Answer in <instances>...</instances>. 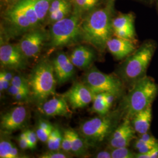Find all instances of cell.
I'll use <instances>...</instances> for the list:
<instances>
[{
  "label": "cell",
  "instance_id": "1",
  "mask_svg": "<svg viewBox=\"0 0 158 158\" xmlns=\"http://www.w3.org/2000/svg\"><path fill=\"white\" fill-rule=\"evenodd\" d=\"M52 0H20L6 14L15 32H27L35 28L48 14Z\"/></svg>",
  "mask_w": 158,
  "mask_h": 158
},
{
  "label": "cell",
  "instance_id": "2",
  "mask_svg": "<svg viewBox=\"0 0 158 158\" xmlns=\"http://www.w3.org/2000/svg\"><path fill=\"white\" fill-rule=\"evenodd\" d=\"M112 22L106 9L92 12L81 24L83 39L98 51H104L114 31Z\"/></svg>",
  "mask_w": 158,
  "mask_h": 158
},
{
  "label": "cell",
  "instance_id": "3",
  "mask_svg": "<svg viewBox=\"0 0 158 158\" xmlns=\"http://www.w3.org/2000/svg\"><path fill=\"white\" fill-rule=\"evenodd\" d=\"M28 81L34 100L42 105L55 93L57 80L53 63L48 60L39 63L32 71Z\"/></svg>",
  "mask_w": 158,
  "mask_h": 158
},
{
  "label": "cell",
  "instance_id": "4",
  "mask_svg": "<svg viewBox=\"0 0 158 158\" xmlns=\"http://www.w3.org/2000/svg\"><path fill=\"white\" fill-rule=\"evenodd\" d=\"M158 91L157 85L150 77L145 76L138 80L125 100L127 117L132 118L136 113L152 105Z\"/></svg>",
  "mask_w": 158,
  "mask_h": 158
},
{
  "label": "cell",
  "instance_id": "5",
  "mask_svg": "<svg viewBox=\"0 0 158 158\" xmlns=\"http://www.w3.org/2000/svg\"><path fill=\"white\" fill-rule=\"evenodd\" d=\"M155 51V44L147 42L131 55L123 64L121 73L123 79L135 83L145 77Z\"/></svg>",
  "mask_w": 158,
  "mask_h": 158
},
{
  "label": "cell",
  "instance_id": "6",
  "mask_svg": "<svg viewBox=\"0 0 158 158\" xmlns=\"http://www.w3.org/2000/svg\"><path fill=\"white\" fill-rule=\"evenodd\" d=\"M82 37L81 24L77 15L66 17L53 23L50 32L49 45L55 49L69 45Z\"/></svg>",
  "mask_w": 158,
  "mask_h": 158
},
{
  "label": "cell",
  "instance_id": "7",
  "mask_svg": "<svg viewBox=\"0 0 158 158\" xmlns=\"http://www.w3.org/2000/svg\"><path fill=\"white\" fill-rule=\"evenodd\" d=\"M85 84L94 94L111 93L118 96L122 91V83L118 78L104 73L95 68L85 74Z\"/></svg>",
  "mask_w": 158,
  "mask_h": 158
},
{
  "label": "cell",
  "instance_id": "8",
  "mask_svg": "<svg viewBox=\"0 0 158 158\" xmlns=\"http://www.w3.org/2000/svg\"><path fill=\"white\" fill-rule=\"evenodd\" d=\"M114 126L112 118L101 115L89 119L80 126L81 134L91 143L102 141L111 132Z\"/></svg>",
  "mask_w": 158,
  "mask_h": 158
},
{
  "label": "cell",
  "instance_id": "9",
  "mask_svg": "<svg viewBox=\"0 0 158 158\" xmlns=\"http://www.w3.org/2000/svg\"><path fill=\"white\" fill-rule=\"evenodd\" d=\"M46 39V35L40 29H32L23 36L19 48L27 58H35L40 54Z\"/></svg>",
  "mask_w": 158,
  "mask_h": 158
},
{
  "label": "cell",
  "instance_id": "10",
  "mask_svg": "<svg viewBox=\"0 0 158 158\" xmlns=\"http://www.w3.org/2000/svg\"><path fill=\"white\" fill-rule=\"evenodd\" d=\"M27 59L19 45L6 44L0 47L1 66L14 70L23 69L26 67Z\"/></svg>",
  "mask_w": 158,
  "mask_h": 158
},
{
  "label": "cell",
  "instance_id": "11",
  "mask_svg": "<svg viewBox=\"0 0 158 158\" xmlns=\"http://www.w3.org/2000/svg\"><path fill=\"white\" fill-rule=\"evenodd\" d=\"M71 107L76 108H83L93 102L94 93L85 84L76 83L63 94Z\"/></svg>",
  "mask_w": 158,
  "mask_h": 158
},
{
  "label": "cell",
  "instance_id": "12",
  "mask_svg": "<svg viewBox=\"0 0 158 158\" xmlns=\"http://www.w3.org/2000/svg\"><path fill=\"white\" fill-rule=\"evenodd\" d=\"M27 117V110L23 106L12 108L1 119V130L5 133H11L23 127Z\"/></svg>",
  "mask_w": 158,
  "mask_h": 158
},
{
  "label": "cell",
  "instance_id": "13",
  "mask_svg": "<svg viewBox=\"0 0 158 158\" xmlns=\"http://www.w3.org/2000/svg\"><path fill=\"white\" fill-rule=\"evenodd\" d=\"M52 63L58 84L62 85L73 77L75 66L70 57L64 53L58 54Z\"/></svg>",
  "mask_w": 158,
  "mask_h": 158
},
{
  "label": "cell",
  "instance_id": "14",
  "mask_svg": "<svg viewBox=\"0 0 158 158\" xmlns=\"http://www.w3.org/2000/svg\"><path fill=\"white\" fill-rule=\"evenodd\" d=\"M41 106L42 112L47 116H68L71 113L68 102L63 96L47 100Z\"/></svg>",
  "mask_w": 158,
  "mask_h": 158
},
{
  "label": "cell",
  "instance_id": "15",
  "mask_svg": "<svg viewBox=\"0 0 158 158\" xmlns=\"http://www.w3.org/2000/svg\"><path fill=\"white\" fill-rule=\"evenodd\" d=\"M107 48L117 59H123L135 49L132 40L118 37L110 38L107 43Z\"/></svg>",
  "mask_w": 158,
  "mask_h": 158
},
{
  "label": "cell",
  "instance_id": "16",
  "mask_svg": "<svg viewBox=\"0 0 158 158\" xmlns=\"http://www.w3.org/2000/svg\"><path fill=\"white\" fill-rule=\"evenodd\" d=\"M70 59L74 66L85 69L90 66L95 56L93 51L85 46H79L72 51Z\"/></svg>",
  "mask_w": 158,
  "mask_h": 158
},
{
  "label": "cell",
  "instance_id": "17",
  "mask_svg": "<svg viewBox=\"0 0 158 158\" xmlns=\"http://www.w3.org/2000/svg\"><path fill=\"white\" fill-rule=\"evenodd\" d=\"M152 118V105L136 113L132 117V126L136 132L142 135L149 130Z\"/></svg>",
  "mask_w": 158,
  "mask_h": 158
},
{
  "label": "cell",
  "instance_id": "18",
  "mask_svg": "<svg viewBox=\"0 0 158 158\" xmlns=\"http://www.w3.org/2000/svg\"><path fill=\"white\" fill-rule=\"evenodd\" d=\"M21 155L16 147L8 140H1L0 142V158H18Z\"/></svg>",
  "mask_w": 158,
  "mask_h": 158
},
{
  "label": "cell",
  "instance_id": "19",
  "mask_svg": "<svg viewBox=\"0 0 158 158\" xmlns=\"http://www.w3.org/2000/svg\"><path fill=\"white\" fill-rule=\"evenodd\" d=\"M134 17L131 14H122L115 18L112 22L113 31L120 29L134 28Z\"/></svg>",
  "mask_w": 158,
  "mask_h": 158
},
{
  "label": "cell",
  "instance_id": "20",
  "mask_svg": "<svg viewBox=\"0 0 158 158\" xmlns=\"http://www.w3.org/2000/svg\"><path fill=\"white\" fill-rule=\"evenodd\" d=\"M72 141V152L76 155H81L85 152V142L79 134L73 130H70Z\"/></svg>",
  "mask_w": 158,
  "mask_h": 158
},
{
  "label": "cell",
  "instance_id": "21",
  "mask_svg": "<svg viewBox=\"0 0 158 158\" xmlns=\"http://www.w3.org/2000/svg\"><path fill=\"white\" fill-rule=\"evenodd\" d=\"M53 128L49 122L46 120H40L36 131L39 140L46 143Z\"/></svg>",
  "mask_w": 158,
  "mask_h": 158
},
{
  "label": "cell",
  "instance_id": "22",
  "mask_svg": "<svg viewBox=\"0 0 158 158\" xmlns=\"http://www.w3.org/2000/svg\"><path fill=\"white\" fill-rule=\"evenodd\" d=\"M93 104L92 110L94 112L100 114V115H105L108 112L110 108L108 107L104 101L103 93L94 94Z\"/></svg>",
  "mask_w": 158,
  "mask_h": 158
},
{
  "label": "cell",
  "instance_id": "23",
  "mask_svg": "<svg viewBox=\"0 0 158 158\" xmlns=\"http://www.w3.org/2000/svg\"><path fill=\"white\" fill-rule=\"evenodd\" d=\"M63 135L60 130L53 128L46 142L49 150H60L61 149Z\"/></svg>",
  "mask_w": 158,
  "mask_h": 158
},
{
  "label": "cell",
  "instance_id": "24",
  "mask_svg": "<svg viewBox=\"0 0 158 158\" xmlns=\"http://www.w3.org/2000/svg\"><path fill=\"white\" fill-rule=\"evenodd\" d=\"M135 131L130 132L118 139H111L110 141V146L112 148L127 147L134 138Z\"/></svg>",
  "mask_w": 158,
  "mask_h": 158
},
{
  "label": "cell",
  "instance_id": "25",
  "mask_svg": "<svg viewBox=\"0 0 158 158\" xmlns=\"http://www.w3.org/2000/svg\"><path fill=\"white\" fill-rule=\"evenodd\" d=\"M70 8H71L70 3V1H69L66 4H65L64 6H63L62 8H60L57 11L52 14L51 15H49L50 21L52 23H55L66 18L70 11Z\"/></svg>",
  "mask_w": 158,
  "mask_h": 158
},
{
  "label": "cell",
  "instance_id": "26",
  "mask_svg": "<svg viewBox=\"0 0 158 158\" xmlns=\"http://www.w3.org/2000/svg\"><path fill=\"white\" fill-rule=\"evenodd\" d=\"M112 158H132L135 155L127 147L114 148L111 151Z\"/></svg>",
  "mask_w": 158,
  "mask_h": 158
},
{
  "label": "cell",
  "instance_id": "27",
  "mask_svg": "<svg viewBox=\"0 0 158 158\" xmlns=\"http://www.w3.org/2000/svg\"><path fill=\"white\" fill-rule=\"evenodd\" d=\"M61 149L63 151L70 153L72 152V141L69 129L64 130L63 135Z\"/></svg>",
  "mask_w": 158,
  "mask_h": 158
},
{
  "label": "cell",
  "instance_id": "28",
  "mask_svg": "<svg viewBox=\"0 0 158 158\" xmlns=\"http://www.w3.org/2000/svg\"><path fill=\"white\" fill-rule=\"evenodd\" d=\"M76 5L82 11H87L94 8L98 0H74Z\"/></svg>",
  "mask_w": 158,
  "mask_h": 158
},
{
  "label": "cell",
  "instance_id": "29",
  "mask_svg": "<svg viewBox=\"0 0 158 158\" xmlns=\"http://www.w3.org/2000/svg\"><path fill=\"white\" fill-rule=\"evenodd\" d=\"M114 32L117 37L125 40H132L135 38V30L128 29H121L114 30Z\"/></svg>",
  "mask_w": 158,
  "mask_h": 158
},
{
  "label": "cell",
  "instance_id": "30",
  "mask_svg": "<svg viewBox=\"0 0 158 158\" xmlns=\"http://www.w3.org/2000/svg\"><path fill=\"white\" fill-rule=\"evenodd\" d=\"M40 158H69V153L60 150H49L48 152L40 155Z\"/></svg>",
  "mask_w": 158,
  "mask_h": 158
},
{
  "label": "cell",
  "instance_id": "31",
  "mask_svg": "<svg viewBox=\"0 0 158 158\" xmlns=\"http://www.w3.org/2000/svg\"><path fill=\"white\" fill-rule=\"evenodd\" d=\"M11 85L30 90L28 80L25 79L23 77L21 76H14V78L12 80Z\"/></svg>",
  "mask_w": 158,
  "mask_h": 158
},
{
  "label": "cell",
  "instance_id": "32",
  "mask_svg": "<svg viewBox=\"0 0 158 158\" xmlns=\"http://www.w3.org/2000/svg\"><path fill=\"white\" fill-rule=\"evenodd\" d=\"M69 1V0H52L48 14L51 15L55 13Z\"/></svg>",
  "mask_w": 158,
  "mask_h": 158
},
{
  "label": "cell",
  "instance_id": "33",
  "mask_svg": "<svg viewBox=\"0 0 158 158\" xmlns=\"http://www.w3.org/2000/svg\"><path fill=\"white\" fill-rule=\"evenodd\" d=\"M27 131V139L29 143V146L30 149H34L37 145L38 140L39 139L36 132L32 130Z\"/></svg>",
  "mask_w": 158,
  "mask_h": 158
},
{
  "label": "cell",
  "instance_id": "34",
  "mask_svg": "<svg viewBox=\"0 0 158 158\" xmlns=\"http://www.w3.org/2000/svg\"><path fill=\"white\" fill-rule=\"evenodd\" d=\"M18 143L19 147L23 150L29 149L28 141L27 139V131H25L22 132L18 137Z\"/></svg>",
  "mask_w": 158,
  "mask_h": 158
},
{
  "label": "cell",
  "instance_id": "35",
  "mask_svg": "<svg viewBox=\"0 0 158 158\" xmlns=\"http://www.w3.org/2000/svg\"><path fill=\"white\" fill-rule=\"evenodd\" d=\"M138 158H158V144L151 149L150 151L145 153H138L135 155Z\"/></svg>",
  "mask_w": 158,
  "mask_h": 158
},
{
  "label": "cell",
  "instance_id": "36",
  "mask_svg": "<svg viewBox=\"0 0 158 158\" xmlns=\"http://www.w3.org/2000/svg\"><path fill=\"white\" fill-rule=\"evenodd\" d=\"M115 96H116L115 94L111 93H103L104 101L110 108L113 105V102L115 100Z\"/></svg>",
  "mask_w": 158,
  "mask_h": 158
},
{
  "label": "cell",
  "instance_id": "37",
  "mask_svg": "<svg viewBox=\"0 0 158 158\" xmlns=\"http://www.w3.org/2000/svg\"><path fill=\"white\" fill-rule=\"evenodd\" d=\"M141 139H142L143 141L147 142L148 143H153V144H157L158 143V141H156V139L153 136L149 134H148V132L143 134L142 135H141Z\"/></svg>",
  "mask_w": 158,
  "mask_h": 158
},
{
  "label": "cell",
  "instance_id": "38",
  "mask_svg": "<svg viewBox=\"0 0 158 158\" xmlns=\"http://www.w3.org/2000/svg\"><path fill=\"white\" fill-rule=\"evenodd\" d=\"M11 85V82L8 81L2 77H0V90L1 93L4 92V91L8 90L9 87Z\"/></svg>",
  "mask_w": 158,
  "mask_h": 158
},
{
  "label": "cell",
  "instance_id": "39",
  "mask_svg": "<svg viewBox=\"0 0 158 158\" xmlns=\"http://www.w3.org/2000/svg\"><path fill=\"white\" fill-rule=\"evenodd\" d=\"M157 144H147V145H145L139 148L138 150V153H145L148 152L149 151H150L151 149H152L153 148H154V147H155Z\"/></svg>",
  "mask_w": 158,
  "mask_h": 158
},
{
  "label": "cell",
  "instance_id": "40",
  "mask_svg": "<svg viewBox=\"0 0 158 158\" xmlns=\"http://www.w3.org/2000/svg\"><path fill=\"white\" fill-rule=\"evenodd\" d=\"M0 77H3L11 83L12 80L14 77V74L11 72H8L7 70H2L0 72Z\"/></svg>",
  "mask_w": 158,
  "mask_h": 158
},
{
  "label": "cell",
  "instance_id": "41",
  "mask_svg": "<svg viewBox=\"0 0 158 158\" xmlns=\"http://www.w3.org/2000/svg\"><path fill=\"white\" fill-rule=\"evenodd\" d=\"M95 157L97 158H112V156L111 153L107 151H103L97 154Z\"/></svg>",
  "mask_w": 158,
  "mask_h": 158
},
{
  "label": "cell",
  "instance_id": "42",
  "mask_svg": "<svg viewBox=\"0 0 158 158\" xmlns=\"http://www.w3.org/2000/svg\"><path fill=\"white\" fill-rule=\"evenodd\" d=\"M113 1H114V0H113Z\"/></svg>",
  "mask_w": 158,
  "mask_h": 158
}]
</instances>
